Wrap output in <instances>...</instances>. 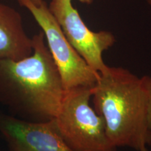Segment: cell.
Listing matches in <instances>:
<instances>
[{"label":"cell","mask_w":151,"mask_h":151,"mask_svg":"<svg viewBox=\"0 0 151 151\" xmlns=\"http://www.w3.org/2000/svg\"><path fill=\"white\" fill-rule=\"evenodd\" d=\"M91 88L78 87L65 90L56 127L72 151H116L107 135L104 120L90 106Z\"/></svg>","instance_id":"3"},{"label":"cell","mask_w":151,"mask_h":151,"mask_svg":"<svg viewBox=\"0 0 151 151\" xmlns=\"http://www.w3.org/2000/svg\"><path fill=\"white\" fill-rule=\"evenodd\" d=\"M48 9L66 39L87 64L98 73L104 70L108 65L104 61L103 53L116 42L113 34L104 30L92 31L71 0H52Z\"/></svg>","instance_id":"5"},{"label":"cell","mask_w":151,"mask_h":151,"mask_svg":"<svg viewBox=\"0 0 151 151\" xmlns=\"http://www.w3.org/2000/svg\"><path fill=\"white\" fill-rule=\"evenodd\" d=\"M139 151H148V148H147V147H145V148H143L141 150H140Z\"/></svg>","instance_id":"11"},{"label":"cell","mask_w":151,"mask_h":151,"mask_svg":"<svg viewBox=\"0 0 151 151\" xmlns=\"http://www.w3.org/2000/svg\"><path fill=\"white\" fill-rule=\"evenodd\" d=\"M9 151H15V150H9Z\"/></svg>","instance_id":"13"},{"label":"cell","mask_w":151,"mask_h":151,"mask_svg":"<svg viewBox=\"0 0 151 151\" xmlns=\"http://www.w3.org/2000/svg\"><path fill=\"white\" fill-rule=\"evenodd\" d=\"M91 98L115 146L139 151L151 146L147 97L141 78L124 68L107 66L91 88Z\"/></svg>","instance_id":"2"},{"label":"cell","mask_w":151,"mask_h":151,"mask_svg":"<svg viewBox=\"0 0 151 151\" xmlns=\"http://www.w3.org/2000/svg\"><path fill=\"white\" fill-rule=\"evenodd\" d=\"M32 53V40L20 13L0 2V60H18Z\"/></svg>","instance_id":"7"},{"label":"cell","mask_w":151,"mask_h":151,"mask_svg":"<svg viewBox=\"0 0 151 151\" xmlns=\"http://www.w3.org/2000/svg\"><path fill=\"white\" fill-rule=\"evenodd\" d=\"M0 133L9 150L72 151L60 136L54 119L33 122L0 113Z\"/></svg>","instance_id":"6"},{"label":"cell","mask_w":151,"mask_h":151,"mask_svg":"<svg viewBox=\"0 0 151 151\" xmlns=\"http://www.w3.org/2000/svg\"><path fill=\"white\" fill-rule=\"evenodd\" d=\"M18 1L32 15L44 34L65 90L78 87L92 88L99 73L93 70L69 43L47 4L44 1L40 5H35L30 0Z\"/></svg>","instance_id":"4"},{"label":"cell","mask_w":151,"mask_h":151,"mask_svg":"<svg viewBox=\"0 0 151 151\" xmlns=\"http://www.w3.org/2000/svg\"><path fill=\"white\" fill-rule=\"evenodd\" d=\"M32 40L29 56L0 60V104L18 118L46 122L58 115L65 89L44 34Z\"/></svg>","instance_id":"1"},{"label":"cell","mask_w":151,"mask_h":151,"mask_svg":"<svg viewBox=\"0 0 151 151\" xmlns=\"http://www.w3.org/2000/svg\"><path fill=\"white\" fill-rule=\"evenodd\" d=\"M72 1V0H71ZM79 1L83 4H88V5H90L93 2V0H78Z\"/></svg>","instance_id":"9"},{"label":"cell","mask_w":151,"mask_h":151,"mask_svg":"<svg viewBox=\"0 0 151 151\" xmlns=\"http://www.w3.org/2000/svg\"><path fill=\"white\" fill-rule=\"evenodd\" d=\"M141 78L146 93L148 121L149 127L151 129V76H143Z\"/></svg>","instance_id":"8"},{"label":"cell","mask_w":151,"mask_h":151,"mask_svg":"<svg viewBox=\"0 0 151 151\" xmlns=\"http://www.w3.org/2000/svg\"><path fill=\"white\" fill-rule=\"evenodd\" d=\"M148 1L149 4H151V0H148Z\"/></svg>","instance_id":"12"},{"label":"cell","mask_w":151,"mask_h":151,"mask_svg":"<svg viewBox=\"0 0 151 151\" xmlns=\"http://www.w3.org/2000/svg\"><path fill=\"white\" fill-rule=\"evenodd\" d=\"M30 1L35 5H40L43 1V0H30Z\"/></svg>","instance_id":"10"}]
</instances>
